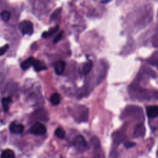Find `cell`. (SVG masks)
<instances>
[{
  "instance_id": "13",
  "label": "cell",
  "mask_w": 158,
  "mask_h": 158,
  "mask_svg": "<svg viewBox=\"0 0 158 158\" xmlns=\"http://www.w3.org/2000/svg\"><path fill=\"white\" fill-rule=\"evenodd\" d=\"M92 67H93V63H92V61L89 60L88 62H87L84 64V66L83 67V73H84V74H85V75L88 74L90 72V70H92Z\"/></svg>"
},
{
  "instance_id": "11",
  "label": "cell",
  "mask_w": 158,
  "mask_h": 158,
  "mask_svg": "<svg viewBox=\"0 0 158 158\" xmlns=\"http://www.w3.org/2000/svg\"><path fill=\"white\" fill-rule=\"evenodd\" d=\"M1 158H15L14 152L10 149H6L3 151Z\"/></svg>"
},
{
  "instance_id": "8",
  "label": "cell",
  "mask_w": 158,
  "mask_h": 158,
  "mask_svg": "<svg viewBox=\"0 0 158 158\" xmlns=\"http://www.w3.org/2000/svg\"><path fill=\"white\" fill-rule=\"evenodd\" d=\"M34 59H35V58L34 57H30L28 59H26L25 61H24L20 65L22 69L27 70V69H29L31 66H32Z\"/></svg>"
},
{
  "instance_id": "2",
  "label": "cell",
  "mask_w": 158,
  "mask_h": 158,
  "mask_svg": "<svg viewBox=\"0 0 158 158\" xmlns=\"http://www.w3.org/2000/svg\"><path fill=\"white\" fill-rule=\"evenodd\" d=\"M46 127L43 124L40 122H37L35 124H34L30 129V131L31 134L40 136L44 135L46 133Z\"/></svg>"
},
{
  "instance_id": "14",
  "label": "cell",
  "mask_w": 158,
  "mask_h": 158,
  "mask_svg": "<svg viewBox=\"0 0 158 158\" xmlns=\"http://www.w3.org/2000/svg\"><path fill=\"white\" fill-rule=\"evenodd\" d=\"M55 134L57 137L59 138H63L66 135V131L62 127H58L56 130Z\"/></svg>"
},
{
  "instance_id": "16",
  "label": "cell",
  "mask_w": 158,
  "mask_h": 158,
  "mask_svg": "<svg viewBox=\"0 0 158 158\" xmlns=\"http://www.w3.org/2000/svg\"><path fill=\"white\" fill-rule=\"evenodd\" d=\"M9 48V45L6 44L5 46L0 47V56L3 55Z\"/></svg>"
},
{
  "instance_id": "10",
  "label": "cell",
  "mask_w": 158,
  "mask_h": 158,
  "mask_svg": "<svg viewBox=\"0 0 158 158\" xmlns=\"http://www.w3.org/2000/svg\"><path fill=\"white\" fill-rule=\"evenodd\" d=\"M58 30H59V26L58 25L56 26V27H52V28L49 29L48 31L43 32V34H42V37L44 38H46L50 37L52 35H53L54 34H55Z\"/></svg>"
},
{
  "instance_id": "1",
  "label": "cell",
  "mask_w": 158,
  "mask_h": 158,
  "mask_svg": "<svg viewBox=\"0 0 158 158\" xmlns=\"http://www.w3.org/2000/svg\"><path fill=\"white\" fill-rule=\"evenodd\" d=\"M19 29L23 35H31L34 33L33 23L27 20L21 22L19 23Z\"/></svg>"
},
{
  "instance_id": "20",
  "label": "cell",
  "mask_w": 158,
  "mask_h": 158,
  "mask_svg": "<svg viewBox=\"0 0 158 158\" xmlns=\"http://www.w3.org/2000/svg\"><path fill=\"white\" fill-rule=\"evenodd\" d=\"M111 1H112V0H103V1H102V2H101V3H102L106 4V3H108L110 2Z\"/></svg>"
},
{
  "instance_id": "6",
  "label": "cell",
  "mask_w": 158,
  "mask_h": 158,
  "mask_svg": "<svg viewBox=\"0 0 158 158\" xmlns=\"http://www.w3.org/2000/svg\"><path fill=\"white\" fill-rule=\"evenodd\" d=\"M55 72L58 75H61L66 68V63L63 61H58L55 64Z\"/></svg>"
},
{
  "instance_id": "5",
  "label": "cell",
  "mask_w": 158,
  "mask_h": 158,
  "mask_svg": "<svg viewBox=\"0 0 158 158\" xmlns=\"http://www.w3.org/2000/svg\"><path fill=\"white\" fill-rule=\"evenodd\" d=\"M146 111V114L149 118H156L158 116V107L157 106H147Z\"/></svg>"
},
{
  "instance_id": "18",
  "label": "cell",
  "mask_w": 158,
  "mask_h": 158,
  "mask_svg": "<svg viewBox=\"0 0 158 158\" xmlns=\"http://www.w3.org/2000/svg\"><path fill=\"white\" fill-rule=\"evenodd\" d=\"M63 31H61L59 34H58L56 37L54 39V41H53V43H58V41H59L61 40V39L63 37Z\"/></svg>"
},
{
  "instance_id": "17",
  "label": "cell",
  "mask_w": 158,
  "mask_h": 158,
  "mask_svg": "<svg viewBox=\"0 0 158 158\" xmlns=\"http://www.w3.org/2000/svg\"><path fill=\"white\" fill-rule=\"evenodd\" d=\"M61 8H59L58 9H56L53 13H52V14L51 15V19H55L56 18L58 17L59 15L60 14L61 12Z\"/></svg>"
},
{
  "instance_id": "7",
  "label": "cell",
  "mask_w": 158,
  "mask_h": 158,
  "mask_svg": "<svg viewBox=\"0 0 158 158\" xmlns=\"http://www.w3.org/2000/svg\"><path fill=\"white\" fill-rule=\"evenodd\" d=\"M32 66L34 67V68L36 72H40V71L47 69L46 65L43 62H41L39 60L35 59H34Z\"/></svg>"
},
{
  "instance_id": "15",
  "label": "cell",
  "mask_w": 158,
  "mask_h": 158,
  "mask_svg": "<svg viewBox=\"0 0 158 158\" xmlns=\"http://www.w3.org/2000/svg\"><path fill=\"white\" fill-rule=\"evenodd\" d=\"M0 16H1L2 19L5 22L9 21V20L11 18V13L8 11H3L1 14H0Z\"/></svg>"
},
{
  "instance_id": "9",
  "label": "cell",
  "mask_w": 158,
  "mask_h": 158,
  "mask_svg": "<svg viewBox=\"0 0 158 158\" xmlns=\"http://www.w3.org/2000/svg\"><path fill=\"white\" fill-rule=\"evenodd\" d=\"M50 101L51 104L54 106H58L61 102V96L58 93L52 94L50 98Z\"/></svg>"
},
{
  "instance_id": "3",
  "label": "cell",
  "mask_w": 158,
  "mask_h": 158,
  "mask_svg": "<svg viewBox=\"0 0 158 158\" xmlns=\"http://www.w3.org/2000/svg\"><path fill=\"white\" fill-rule=\"evenodd\" d=\"M74 145L79 150H84L87 147V142L82 135H78L74 141Z\"/></svg>"
},
{
  "instance_id": "12",
  "label": "cell",
  "mask_w": 158,
  "mask_h": 158,
  "mask_svg": "<svg viewBox=\"0 0 158 158\" xmlns=\"http://www.w3.org/2000/svg\"><path fill=\"white\" fill-rule=\"evenodd\" d=\"M12 99L10 97H7V98H3L2 100V105L3 106L4 110L5 112H8L9 109V104L11 102Z\"/></svg>"
},
{
  "instance_id": "19",
  "label": "cell",
  "mask_w": 158,
  "mask_h": 158,
  "mask_svg": "<svg viewBox=\"0 0 158 158\" xmlns=\"http://www.w3.org/2000/svg\"><path fill=\"white\" fill-rule=\"evenodd\" d=\"M135 145V143L134 142H127L125 143V146L127 148H132Z\"/></svg>"
},
{
  "instance_id": "4",
  "label": "cell",
  "mask_w": 158,
  "mask_h": 158,
  "mask_svg": "<svg viewBox=\"0 0 158 158\" xmlns=\"http://www.w3.org/2000/svg\"><path fill=\"white\" fill-rule=\"evenodd\" d=\"M9 130L11 133L18 134L23 132L24 126L22 124H17L16 122H12L9 125Z\"/></svg>"
}]
</instances>
